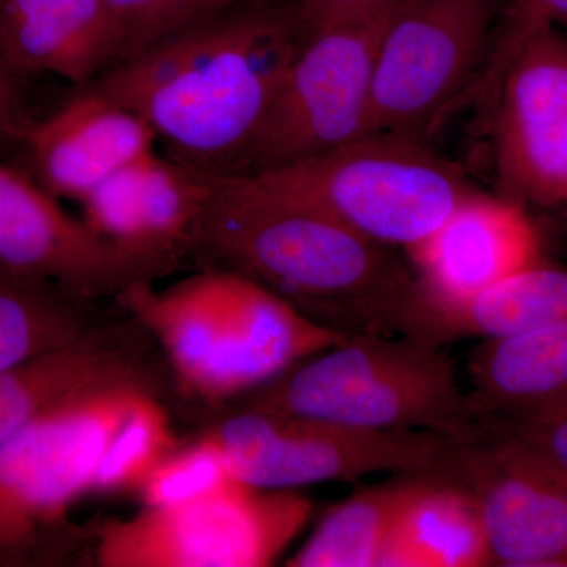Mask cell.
<instances>
[{
  "mask_svg": "<svg viewBox=\"0 0 567 567\" xmlns=\"http://www.w3.org/2000/svg\"><path fill=\"white\" fill-rule=\"evenodd\" d=\"M505 0H399L377 51L369 133L429 141L491 66Z\"/></svg>",
  "mask_w": 567,
  "mask_h": 567,
  "instance_id": "30bf717a",
  "label": "cell"
},
{
  "mask_svg": "<svg viewBox=\"0 0 567 567\" xmlns=\"http://www.w3.org/2000/svg\"><path fill=\"white\" fill-rule=\"evenodd\" d=\"M233 410L205 434L248 486L354 483L377 473L458 477L461 445L432 432L372 431L320 417Z\"/></svg>",
  "mask_w": 567,
  "mask_h": 567,
  "instance_id": "ba28073f",
  "label": "cell"
},
{
  "mask_svg": "<svg viewBox=\"0 0 567 567\" xmlns=\"http://www.w3.org/2000/svg\"><path fill=\"white\" fill-rule=\"evenodd\" d=\"M0 264L92 300L169 271L123 251L74 218L31 174L0 162Z\"/></svg>",
  "mask_w": 567,
  "mask_h": 567,
  "instance_id": "4fadbf2b",
  "label": "cell"
},
{
  "mask_svg": "<svg viewBox=\"0 0 567 567\" xmlns=\"http://www.w3.org/2000/svg\"><path fill=\"white\" fill-rule=\"evenodd\" d=\"M114 305L156 339L182 402L223 410L287 369L344 341L244 276L197 268L158 290L126 287Z\"/></svg>",
  "mask_w": 567,
  "mask_h": 567,
  "instance_id": "3957f363",
  "label": "cell"
},
{
  "mask_svg": "<svg viewBox=\"0 0 567 567\" xmlns=\"http://www.w3.org/2000/svg\"><path fill=\"white\" fill-rule=\"evenodd\" d=\"M496 425L527 440L567 472V405L527 423Z\"/></svg>",
  "mask_w": 567,
  "mask_h": 567,
  "instance_id": "f1b7e54d",
  "label": "cell"
},
{
  "mask_svg": "<svg viewBox=\"0 0 567 567\" xmlns=\"http://www.w3.org/2000/svg\"><path fill=\"white\" fill-rule=\"evenodd\" d=\"M458 480L475 495L492 566H567V472L502 425L461 445Z\"/></svg>",
  "mask_w": 567,
  "mask_h": 567,
  "instance_id": "7c38bea8",
  "label": "cell"
},
{
  "mask_svg": "<svg viewBox=\"0 0 567 567\" xmlns=\"http://www.w3.org/2000/svg\"><path fill=\"white\" fill-rule=\"evenodd\" d=\"M429 476L394 475L354 492L324 513L286 566L379 567L399 514Z\"/></svg>",
  "mask_w": 567,
  "mask_h": 567,
  "instance_id": "603a6c76",
  "label": "cell"
},
{
  "mask_svg": "<svg viewBox=\"0 0 567 567\" xmlns=\"http://www.w3.org/2000/svg\"><path fill=\"white\" fill-rule=\"evenodd\" d=\"M22 81L0 54V156L24 151L35 123L22 93Z\"/></svg>",
  "mask_w": 567,
  "mask_h": 567,
  "instance_id": "4316f807",
  "label": "cell"
},
{
  "mask_svg": "<svg viewBox=\"0 0 567 567\" xmlns=\"http://www.w3.org/2000/svg\"><path fill=\"white\" fill-rule=\"evenodd\" d=\"M491 66L496 194L527 208L567 205V33L505 2Z\"/></svg>",
  "mask_w": 567,
  "mask_h": 567,
  "instance_id": "9c48e42d",
  "label": "cell"
},
{
  "mask_svg": "<svg viewBox=\"0 0 567 567\" xmlns=\"http://www.w3.org/2000/svg\"><path fill=\"white\" fill-rule=\"evenodd\" d=\"M126 382L181 402L162 347L121 309L73 341L0 371V447L71 399Z\"/></svg>",
  "mask_w": 567,
  "mask_h": 567,
  "instance_id": "5bb4252c",
  "label": "cell"
},
{
  "mask_svg": "<svg viewBox=\"0 0 567 567\" xmlns=\"http://www.w3.org/2000/svg\"><path fill=\"white\" fill-rule=\"evenodd\" d=\"M405 252L417 292L435 301L465 300L544 260L527 207L476 189Z\"/></svg>",
  "mask_w": 567,
  "mask_h": 567,
  "instance_id": "2e32d148",
  "label": "cell"
},
{
  "mask_svg": "<svg viewBox=\"0 0 567 567\" xmlns=\"http://www.w3.org/2000/svg\"><path fill=\"white\" fill-rule=\"evenodd\" d=\"M567 317V270L543 262L461 301H435L417 289L402 336L445 347L462 339L513 338Z\"/></svg>",
  "mask_w": 567,
  "mask_h": 567,
  "instance_id": "d6986e66",
  "label": "cell"
},
{
  "mask_svg": "<svg viewBox=\"0 0 567 567\" xmlns=\"http://www.w3.org/2000/svg\"><path fill=\"white\" fill-rule=\"evenodd\" d=\"M354 233L406 249L434 233L475 192L461 166L398 133L360 140L281 169L254 174Z\"/></svg>",
  "mask_w": 567,
  "mask_h": 567,
  "instance_id": "8992f818",
  "label": "cell"
},
{
  "mask_svg": "<svg viewBox=\"0 0 567 567\" xmlns=\"http://www.w3.org/2000/svg\"><path fill=\"white\" fill-rule=\"evenodd\" d=\"M208 173L155 151L130 163L82 200V221L140 259L171 275L189 264Z\"/></svg>",
  "mask_w": 567,
  "mask_h": 567,
  "instance_id": "9a60e30c",
  "label": "cell"
},
{
  "mask_svg": "<svg viewBox=\"0 0 567 567\" xmlns=\"http://www.w3.org/2000/svg\"><path fill=\"white\" fill-rule=\"evenodd\" d=\"M393 9L308 37L233 174L281 169L369 134L377 51Z\"/></svg>",
  "mask_w": 567,
  "mask_h": 567,
  "instance_id": "8fae6325",
  "label": "cell"
},
{
  "mask_svg": "<svg viewBox=\"0 0 567 567\" xmlns=\"http://www.w3.org/2000/svg\"><path fill=\"white\" fill-rule=\"evenodd\" d=\"M189 264L251 279L342 336L402 334L416 290L394 248L256 175L208 173Z\"/></svg>",
  "mask_w": 567,
  "mask_h": 567,
  "instance_id": "6da1fadb",
  "label": "cell"
},
{
  "mask_svg": "<svg viewBox=\"0 0 567 567\" xmlns=\"http://www.w3.org/2000/svg\"><path fill=\"white\" fill-rule=\"evenodd\" d=\"M230 409L303 415L372 431L432 432L458 445L488 424L458 382L454 361L409 336L352 334L293 364Z\"/></svg>",
  "mask_w": 567,
  "mask_h": 567,
  "instance_id": "277c9868",
  "label": "cell"
},
{
  "mask_svg": "<svg viewBox=\"0 0 567 567\" xmlns=\"http://www.w3.org/2000/svg\"><path fill=\"white\" fill-rule=\"evenodd\" d=\"M125 44L106 0H0V54L21 80L54 74L85 87Z\"/></svg>",
  "mask_w": 567,
  "mask_h": 567,
  "instance_id": "ac0fdd59",
  "label": "cell"
},
{
  "mask_svg": "<svg viewBox=\"0 0 567 567\" xmlns=\"http://www.w3.org/2000/svg\"><path fill=\"white\" fill-rule=\"evenodd\" d=\"M234 9L152 41L85 87L141 115L175 162L233 174L301 47L286 18Z\"/></svg>",
  "mask_w": 567,
  "mask_h": 567,
  "instance_id": "7a4b0ae2",
  "label": "cell"
},
{
  "mask_svg": "<svg viewBox=\"0 0 567 567\" xmlns=\"http://www.w3.org/2000/svg\"><path fill=\"white\" fill-rule=\"evenodd\" d=\"M470 401L486 423L518 424L567 405V317L468 353Z\"/></svg>",
  "mask_w": 567,
  "mask_h": 567,
  "instance_id": "ffe728a7",
  "label": "cell"
},
{
  "mask_svg": "<svg viewBox=\"0 0 567 567\" xmlns=\"http://www.w3.org/2000/svg\"><path fill=\"white\" fill-rule=\"evenodd\" d=\"M167 405L162 395H142L104 454L91 494H140L153 470L181 446Z\"/></svg>",
  "mask_w": 567,
  "mask_h": 567,
  "instance_id": "cb8c5ba5",
  "label": "cell"
},
{
  "mask_svg": "<svg viewBox=\"0 0 567 567\" xmlns=\"http://www.w3.org/2000/svg\"><path fill=\"white\" fill-rule=\"evenodd\" d=\"M144 394L126 382L78 395L0 447V566L80 565L87 529L69 518Z\"/></svg>",
  "mask_w": 567,
  "mask_h": 567,
  "instance_id": "5b68a950",
  "label": "cell"
},
{
  "mask_svg": "<svg viewBox=\"0 0 567 567\" xmlns=\"http://www.w3.org/2000/svg\"><path fill=\"white\" fill-rule=\"evenodd\" d=\"M312 514L297 488L234 480L175 506H144L87 529L89 559L102 567H265L281 557Z\"/></svg>",
  "mask_w": 567,
  "mask_h": 567,
  "instance_id": "52a82bcc",
  "label": "cell"
},
{
  "mask_svg": "<svg viewBox=\"0 0 567 567\" xmlns=\"http://www.w3.org/2000/svg\"><path fill=\"white\" fill-rule=\"evenodd\" d=\"M103 300L0 264V371L73 341L115 315Z\"/></svg>",
  "mask_w": 567,
  "mask_h": 567,
  "instance_id": "7402d4cb",
  "label": "cell"
},
{
  "mask_svg": "<svg viewBox=\"0 0 567 567\" xmlns=\"http://www.w3.org/2000/svg\"><path fill=\"white\" fill-rule=\"evenodd\" d=\"M125 31L128 58L183 25L234 9L244 0H106ZM121 59V61H122Z\"/></svg>",
  "mask_w": 567,
  "mask_h": 567,
  "instance_id": "484cf974",
  "label": "cell"
},
{
  "mask_svg": "<svg viewBox=\"0 0 567 567\" xmlns=\"http://www.w3.org/2000/svg\"><path fill=\"white\" fill-rule=\"evenodd\" d=\"M43 121L24 144L31 174L55 199L82 203L104 181L155 151L148 123L91 87Z\"/></svg>",
  "mask_w": 567,
  "mask_h": 567,
  "instance_id": "e0dca14e",
  "label": "cell"
},
{
  "mask_svg": "<svg viewBox=\"0 0 567 567\" xmlns=\"http://www.w3.org/2000/svg\"><path fill=\"white\" fill-rule=\"evenodd\" d=\"M399 0H300L298 20L306 37L341 24L393 9Z\"/></svg>",
  "mask_w": 567,
  "mask_h": 567,
  "instance_id": "83f0119b",
  "label": "cell"
},
{
  "mask_svg": "<svg viewBox=\"0 0 567 567\" xmlns=\"http://www.w3.org/2000/svg\"><path fill=\"white\" fill-rule=\"evenodd\" d=\"M492 566L475 495L457 477L429 476L399 514L379 567Z\"/></svg>",
  "mask_w": 567,
  "mask_h": 567,
  "instance_id": "44dd1931",
  "label": "cell"
},
{
  "mask_svg": "<svg viewBox=\"0 0 567 567\" xmlns=\"http://www.w3.org/2000/svg\"><path fill=\"white\" fill-rule=\"evenodd\" d=\"M536 11L567 33V0H505Z\"/></svg>",
  "mask_w": 567,
  "mask_h": 567,
  "instance_id": "f546056e",
  "label": "cell"
},
{
  "mask_svg": "<svg viewBox=\"0 0 567 567\" xmlns=\"http://www.w3.org/2000/svg\"><path fill=\"white\" fill-rule=\"evenodd\" d=\"M237 480L218 445L203 434L188 446H178L153 470L140 491L142 505L175 506L213 494Z\"/></svg>",
  "mask_w": 567,
  "mask_h": 567,
  "instance_id": "d4e9b609",
  "label": "cell"
}]
</instances>
